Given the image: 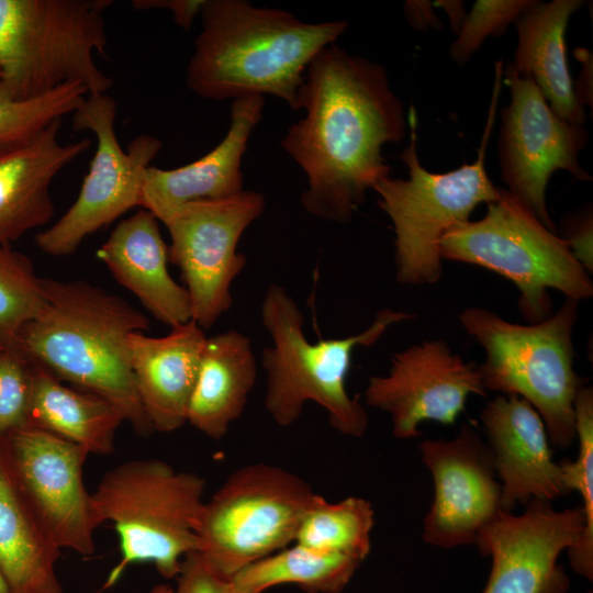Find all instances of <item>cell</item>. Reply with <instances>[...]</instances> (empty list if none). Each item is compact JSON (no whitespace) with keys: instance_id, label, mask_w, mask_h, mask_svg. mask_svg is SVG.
<instances>
[{"instance_id":"obj_39","label":"cell","mask_w":593,"mask_h":593,"mask_svg":"<svg viewBox=\"0 0 593 593\" xmlns=\"http://www.w3.org/2000/svg\"><path fill=\"white\" fill-rule=\"evenodd\" d=\"M450 18L451 26L456 33L459 32L467 14L463 11L461 1H438Z\"/></svg>"},{"instance_id":"obj_3","label":"cell","mask_w":593,"mask_h":593,"mask_svg":"<svg viewBox=\"0 0 593 593\" xmlns=\"http://www.w3.org/2000/svg\"><path fill=\"white\" fill-rule=\"evenodd\" d=\"M45 304L13 348L60 381L114 404L134 430L154 432L136 390L128 338L148 318L126 300L83 280L41 278Z\"/></svg>"},{"instance_id":"obj_28","label":"cell","mask_w":593,"mask_h":593,"mask_svg":"<svg viewBox=\"0 0 593 593\" xmlns=\"http://www.w3.org/2000/svg\"><path fill=\"white\" fill-rule=\"evenodd\" d=\"M373 525L374 511L368 500L347 496L328 502L322 497L304 516L294 544L363 561L371 549Z\"/></svg>"},{"instance_id":"obj_7","label":"cell","mask_w":593,"mask_h":593,"mask_svg":"<svg viewBox=\"0 0 593 593\" xmlns=\"http://www.w3.org/2000/svg\"><path fill=\"white\" fill-rule=\"evenodd\" d=\"M578 304L566 298L555 314L526 325L479 306L459 314L463 329L484 348L479 370L485 390L527 401L540 415L551 446L559 449L575 440L574 402L583 387L574 370L572 339Z\"/></svg>"},{"instance_id":"obj_2","label":"cell","mask_w":593,"mask_h":593,"mask_svg":"<svg viewBox=\"0 0 593 593\" xmlns=\"http://www.w3.org/2000/svg\"><path fill=\"white\" fill-rule=\"evenodd\" d=\"M200 16L202 30L186 72L189 90L217 101L271 94L293 111H300L309 65L348 26L303 22L245 0H203Z\"/></svg>"},{"instance_id":"obj_1","label":"cell","mask_w":593,"mask_h":593,"mask_svg":"<svg viewBox=\"0 0 593 593\" xmlns=\"http://www.w3.org/2000/svg\"><path fill=\"white\" fill-rule=\"evenodd\" d=\"M299 107L304 116L280 145L306 175L301 203L318 219L347 224L367 191L390 175L382 146L406 133L403 102L382 65L334 43L309 65Z\"/></svg>"},{"instance_id":"obj_37","label":"cell","mask_w":593,"mask_h":593,"mask_svg":"<svg viewBox=\"0 0 593 593\" xmlns=\"http://www.w3.org/2000/svg\"><path fill=\"white\" fill-rule=\"evenodd\" d=\"M403 8L409 22L418 30H426L429 26L438 29L441 25L428 1H406Z\"/></svg>"},{"instance_id":"obj_18","label":"cell","mask_w":593,"mask_h":593,"mask_svg":"<svg viewBox=\"0 0 593 593\" xmlns=\"http://www.w3.org/2000/svg\"><path fill=\"white\" fill-rule=\"evenodd\" d=\"M488 445L502 489V507L552 502L569 493L560 462L555 461L545 424L524 399L497 395L481 411Z\"/></svg>"},{"instance_id":"obj_15","label":"cell","mask_w":593,"mask_h":593,"mask_svg":"<svg viewBox=\"0 0 593 593\" xmlns=\"http://www.w3.org/2000/svg\"><path fill=\"white\" fill-rule=\"evenodd\" d=\"M584 528L580 506L558 511L534 499L519 515L501 511L475 542L492 561L482 593H568L570 579L558 560Z\"/></svg>"},{"instance_id":"obj_33","label":"cell","mask_w":593,"mask_h":593,"mask_svg":"<svg viewBox=\"0 0 593 593\" xmlns=\"http://www.w3.org/2000/svg\"><path fill=\"white\" fill-rule=\"evenodd\" d=\"M32 362L16 348L0 349V436L29 425Z\"/></svg>"},{"instance_id":"obj_41","label":"cell","mask_w":593,"mask_h":593,"mask_svg":"<svg viewBox=\"0 0 593 593\" xmlns=\"http://www.w3.org/2000/svg\"><path fill=\"white\" fill-rule=\"evenodd\" d=\"M0 593H12L7 581L0 572Z\"/></svg>"},{"instance_id":"obj_30","label":"cell","mask_w":593,"mask_h":593,"mask_svg":"<svg viewBox=\"0 0 593 593\" xmlns=\"http://www.w3.org/2000/svg\"><path fill=\"white\" fill-rule=\"evenodd\" d=\"M41 278L31 259L0 245V342L13 348L22 328L43 309Z\"/></svg>"},{"instance_id":"obj_21","label":"cell","mask_w":593,"mask_h":593,"mask_svg":"<svg viewBox=\"0 0 593 593\" xmlns=\"http://www.w3.org/2000/svg\"><path fill=\"white\" fill-rule=\"evenodd\" d=\"M158 220L141 209L122 220L98 248L97 257L114 279L170 328L192 320L187 289L168 270V245Z\"/></svg>"},{"instance_id":"obj_27","label":"cell","mask_w":593,"mask_h":593,"mask_svg":"<svg viewBox=\"0 0 593 593\" xmlns=\"http://www.w3.org/2000/svg\"><path fill=\"white\" fill-rule=\"evenodd\" d=\"M361 560L292 544L236 573L237 593H264L282 584H295L310 593H340Z\"/></svg>"},{"instance_id":"obj_6","label":"cell","mask_w":593,"mask_h":593,"mask_svg":"<svg viewBox=\"0 0 593 593\" xmlns=\"http://www.w3.org/2000/svg\"><path fill=\"white\" fill-rule=\"evenodd\" d=\"M205 480L160 459L118 465L92 494L98 523L115 529L121 559L103 589L113 586L135 563H152L166 579L177 578L183 559L199 549Z\"/></svg>"},{"instance_id":"obj_9","label":"cell","mask_w":593,"mask_h":593,"mask_svg":"<svg viewBox=\"0 0 593 593\" xmlns=\"http://www.w3.org/2000/svg\"><path fill=\"white\" fill-rule=\"evenodd\" d=\"M486 205L483 219L469 220L445 234L443 260L480 266L512 281L519 291L521 314L529 324L552 314L549 289L577 301L593 295L589 272L562 236L548 230L506 189Z\"/></svg>"},{"instance_id":"obj_14","label":"cell","mask_w":593,"mask_h":593,"mask_svg":"<svg viewBox=\"0 0 593 593\" xmlns=\"http://www.w3.org/2000/svg\"><path fill=\"white\" fill-rule=\"evenodd\" d=\"M3 440L13 475L51 540L60 550L93 555L100 524L83 481L89 454L31 425L3 436Z\"/></svg>"},{"instance_id":"obj_43","label":"cell","mask_w":593,"mask_h":593,"mask_svg":"<svg viewBox=\"0 0 593 593\" xmlns=\"http://www.w3.org/2000/svg\"><path fill=\"white\" fill-rule=\"evenodd\" d=\"M0 77H1V70H0Z\"/></svg>"},{"instance_id":"obj_26","label":"cell","mask_w":593,"mask_h":593,"mask_svg":"<svg viewBox=\"0 0 593 593\" xmlns=\"http://www.w3.org/2000/svg\"><path fill=\"white\" fill-rule=\"evenodd\" d=\"M123 422V413L111 402L67 387L32 363L29 425L74 443L88 454L109 455Z\"/></svg>"},{"instance_id":"obj_8","label":"cell","mask_w":593,"mask_h":593,"mask_svg":"<svg viewBox=\"0 0 593 593\" xmlns=\"http://www.w3.org/2000/svg\"><path fill=\"white\" fill-rule=\"evenodd\" d=\"M111 0H0V81L16 99L80 82L108 93L112 79L96 55H105L104 11Z\"/></svg>"},{"instance_id":"obj_35","label":"cell","mask_w":593,"mask_h":593,"mask_svg":"<svg viewBox=\"0 0 593 593\" xmlns=\"http://www.w3.org/2000/svg\"><path fill=\"white\" fill-rule=\"evenodd\" d=\"M592 228V213L588 210L582 211L568 219L566 236L562 237L588 272L593 270Z\"/></svg>"},{"instance_id":"obj_10","label":"cell","mask_w":593,"mask_h":593,"mask_svg":"<svg viewBox=\"0 0 593 593\" xmlns=\"http://www.w3.org/2000/svg\"><path fill=\"white\" fill-rule=\"evenodd\" d=\"M322 497L288 469L245 465L204 502L198 552L214 571L232 579L294 544L304 516Z\"/></svg>"},{"instance_id":"obj_29","label":"cell","mask_w":593,"mask_h":593,"mask_svg":"<svg viewBox=\"0 0 593 593\" xmlns=\"http://www.w3.org/2000/svg\"><path fill=\"white\" fill-rule=\"evenodd\" d=\"M575 439L579 450L573 460L561 461L569 492L577 491L582 499L585 528L575 546L567 550L573 571L593 579V390L583 385L574 402Z\"/></svg>"},{"instance_id":"obj_16","label":"cell","mask_w":593,"mask_h":593,"mask_svg":"<svg viewBox=\"0 0 593 593\" xmlns=\"http://www.w3.org/2000/svg\"><path fill=\"white\" fill-rule=\"evenodd\" d=\"M473 394L486 395L479 366L436 339L394 354L388 374L369 378L365 400L389 414L395 438L410 439L423 422L454 424Z\"/></svg>"},{"instance_id":"obj_32","label":"cell","mask_w":593,"mask_h":593,"mask_svg":"<svg viewBox=\"0 0 593 593\" xmlns=\"http://www.w3.org/2000/svg\"><path fill=\"white\" fill-rule=\"evenodd\" d=\"M532 3V0H478L467 14L457 40L450 45L452 60L463 65L482 45L485 37L502 36Z\"/></svg>"},{"instance_id":"obj_34","label":"cell","mask_w":593,"mask_h":593,"mask_svg":"<svg viewBox=\"0 0 593 593\" xmlns=\"http://www.w3.org/2000/svg\"><path fill=\"white\" fill-rule=\"evenodd\" d=\"M172 593H237L232 579L214 571L198 551L182 561Z\"/></svg>"},{"instance_id":"obj_5","label":"cell","mask_w":593,"mask_h":593,"mask_svg":"<svg viewBox=\"0 0 593 593\" xmlns=\"http://www.w3.org/2000/svg\"><path fill=\"white\" fill-rule=\"evenodd\" d=\"M503 61L495 64L494 86L488 118L475 160L435 174L422 166L416 150V116L410 110L411 139L400 155L409 179H379L372 190L379 208L389 216L394 231L395 278L410 286L436 283L443 273L440 242L451 228L469 221L480 203L499 199L501 189L486 174L488 143L494 127L503 77Z\"/></svg>"},{"instance_id":"obj_13","label":"cell","mask_w":593,"mask_h":593,"mask_svg":"<svg viewBox=\"0 0 593 593\" xmlns=\"http://www.w3.org/2000/svg\"><path fill=\"white\" fill-rule=\"evenodd\" d=\"M503 75L511 101L501 112V178L516 200L555 231L546 203L548 181L558 169L581 181L592 179L579 161L589 133L559 118L529 75Z\"/></svg>"},{"instance_id":"obj_19","label":"cell","mask_w":593,"mask_h":593,"mask_svg":"<svg viewBox=\"0 0 593 593\" xmlns=\"http://www.w3.org/2000/svg\"><path fill=\"white\" fill-rule=\"evenodd\" d=\"M264 107L262 96L233 100L230 128L212 150L178 168L147 167L139 206L164 223L186 203L227 198L244 190L242 159L251 132L262 119Z\"/></svg>"},{"instance_id":"obj_12","label":"cell","mask_w":593,"mask_h":593,"mask_svg":"<svg viewBox=\"0 0 593 593\" xmlns=\"http://www.w3.org/2000/svg\"><path fill=\"white\" fill-rule=\"evenodd\" d=\"M265 208L262 193L244 189L227 198L186 203L164 222L169 261L181 271L192 321L202 329L231 309V287L246 266L238 242Z\"/></svg>"},{"instance_id":"obj_22","label":"cell","mask_w":593,"mask_h":593,"mask_svg":"<svg viewBox=\"0 0 593 593\" xmlns=\"http://www.w3.org/2000/svg\"><path fill=\"white\" fill-rule=\"evenodd\" d=\"M204 329L194 321L160 337L133 333L128 338L131 368L144 412L154 432L170 433L187 423L197 379Z\"/></svg>"},{"instance_id":"obj_4","label":"cell","mask_w":593,"mask_h":593,"mask_svg":"<svg viewBox=\"0 0 593 593\" xmlns=\"http://www.w3.org/2000/svg\"><path fill=\"white\" fill-rule=\"evenodd\" d=\"M261 324L271 338L262 350L266 372L265 407L272 421L291 426L306 403L325 410L329 425L338 433L361 437L368 414L357 396L346 389V377L357 347L376 344L393 325L414 314L382 309L361 333L311 343L304 335V316L293 296L280 284L268 286L260 306Z\"/></svg>"},{"instance_id":"obj_17","label":"cell","mask_w":593,"mask_h":593,"mask_svg":"<svg viewBox=\"0 0 593 593\" xmlns=\"http://www.w3.org/2000/svg\"><path fill=\"white\" fill-rule=\"evenodd\" d=\"M419 451L434 480V500L424 518V541L443 549L475 545L485 527L504 511L488 443L465 424L450 439L423 440Z\"/></svg>"},{"instance_id":"obj_11","label":"cell","mask_w":593,"mask_h":593,"mask_svg":"<svg viewBox=\"0 0 593 593\" xmlns=\"http://www.w3.org/2000/svg\"><path fill=\"white\" fill-rule=\"evenodd\" d=\"M116 108L110 94L91 93L72 113L74 130L93 133L97 148L75 202L35 237L37 247L47 255L75 253L88 236L141 205L144 170L163 143L142 134L124 150L114 128Z\"/></svg>"},{"instance_id":"obj_20","label":"cell","mask_w":593,"mask_h":593,"mask_svg":"<svg viewBox=\"0 0 593 593\" xmlns=\"http://www.w3.org/2000/svg\"><path fill=\"white\" fill-rule=\"evenodd\" d=\"M63 119L41 132L0 147V245H11L54 216L51 186L54 178L91 142L63 143Z\"/></svg>"},{"instance_id":"obj_38","label":"cell","mask_w":593,"mask_h":593,"mask_svg":"<svg viewBox=\"0 0 593 593\" xmlns=\"http://www.w3.org/2000/svg\"><path fill=\"white\" fill-rule=\"evenodd\" d=\"M578 59L583 61L582 70L575 85L574 93L578 100L584 105L592 104V57L588 49H577Z\"/></svg>"},{"instance_id":"obj_36","label":"cell","mask_w":593,"mask_h":593,"mask_svg":"<svg viewBox=\"0 0 593 593\" xmlns=\"http://www.w3.org/2000/svg\"><path fill=\"white\" fill-rule=\"evenodd\" d=\"M203 0H134L136 10L166 9L172 13L174 21L184 31L190 30L194 19L200 15Z\"/></svg>"},{"instance_id":"obj_25","label":"cell","mask_w":593,"mask_h":593,"mask_svg":"<svg viewBox=\"0 0 593 593\" xmlns=\"http://www.w3.org/2000/svg\"><path fill=\"white\" fill-rule=\"evenodd\" d=\"M60 549L22 493L0 436V572L12 593H66L57 573Z\"/></svg>"},{"instance_id":"obj_24","label":"cell","mask_w":593,"mask_h":593,"mask_svg":"<svg viewBox=\"0 0 593 593\" xmlns=\"http://www.w3.org/2000/svg\"><path fill=\"white\" fill-rule=\"evenodd\" d=\"M256 378L257 361L248 336L230 329L206 337L187 423L211 439H222L243 414Z\"/></svg>"},{"instance_id":"obj_23","label":"cell","mask_w":593,"mask_h":593,"mask_svg":"<svg viewBox=\"0 0 593 593\" xmlns=\"http://www.w3.org/2000/svg\"><path fill=\"white\" fill-rule=\"evenodd\" d=\"M583 5L580 0L532 1L513 22L518 43L505 74L529 75L551 110L562 120L582 125L584 105L578 100L568 69L564 34L570 16Z\"/></svg>"},{"instance_id":"obj_31","label":"cell","mask_w":593,"mask_h":593,"mask_svg":"<svg viewBox=\"0 0 593 593\" xmlns=\"http://www.w3.org/2000/svg\"><path fill=\"white\" fill-rule=\"evenodd\" d=\"M88 93L82 83L70 82L41 96L16 99L0 81V147L27 138L53 121L72 114Z\"/></svg>"},{"instance_id":"obj_42","label":"cell","mask_w":593,"mask_h":593,"mask_svg":"<svg viewBox=\"0 0 593 593\" xmlns=\"http://www.w3.org/2000/svg\"><path fill=\"white\" fill-rule=\"evenodd\" d=\"M5 346L0 342V349L4 348Z\"/></svg>"},{"instance_id":"obj_40","label":"cell","mask_w":593,"mask_h":593,"mask_svg":"<svg viewBox=\"0 0 593 593\" xmlns=\"http://www.w3.org/2000/svg\"><path fill=\"white\" fill-rule=\"evenodd\" d=\"M147 593H172V588L168 584H158L152 588Z\"/></svg>"}]
</instances>
